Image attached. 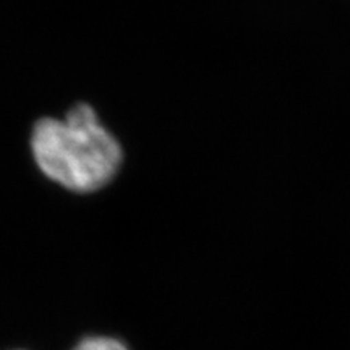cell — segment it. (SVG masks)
Returning a JSON list of instances; mask_svg holds the SVG:
<instances>
[{"instance_id": "cell-2", "label": "cell", "mask_w": 350, "mask_h": 350, "mask_svg": "<svg viewBox=\"0 0 350 350\" xmlns=\"http://www.w3.org/2000/svg\"><path fill=\"white\" fill-rule=\"evenodd\" d=\"M73 350H129V347L120 340L113 338H103V336H93L80 340Z\"/></svg>"}, {"instance_id": "cell-1", "label": "cell", "mask_w": 350, "mask_h": 350, "mask_svg": "<svg viewBox=\"0 0 350 350\" xmlns=\"http://www.w3.org/2000/svg\"><path fill=\"white\" fill-rule=\"evenodd\" d=\"M29 148L44 177L72 193L88 195L113 182L124 163V150L98 112L78 103L64 116L42 117L33 125Z\"/></svg>"}]
</instances>
